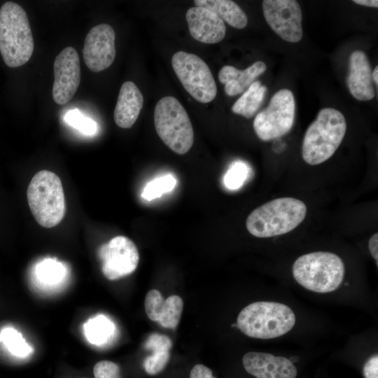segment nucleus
<instances>
[{
    "label": "nucleus",
    "mask_w": 378,
    "mask_h": 378,
    "mask_svg": "<svg viewBox=\"0 0 378 378\" xmlns=\"http://www.w3.org/2000/svg\"><path fill=\"white\" fill-rule=\"evenodd\" d=\"M64 118L66 123L85 134L92 135L97 130V123L85 117L78 109L69 111Z\"/></svg>",
    "instance_id": "a878e982"
},
{
    "label": "nucleus",
    "mask_w": 378,
    "mask_h": 378,
    "mask_svg": "<svg viewBox=\"0 0 378 378\" xmlns=\"http://www.w3.org/2000/svg\"><path fill=\"white\" fill-rule=\"evenodd\" d=\"M295 281L304 288L316 293L336 290L344 276V265L337 255L316 251L300 256L293 265Z\"/></svg>",
    "instance_id": "39448f33"
},
{
    "label": "nucleus",
    "mask_w": 378,
    "mask_h": 378,
    "mask_svg": "<svg viewBox=\"0 0 378 378\" xmlns=\"http://www.w3.org/2000/svg\"><path fill=\"white\" fill-rule=\"evenodd\" d=\"M346 132V119L340 111L333 108L321 109L303 138L304 161L317 165L328 160L341 144Z\"/></svg>",
    "instance_id": "f03ea898"
},
{
    "label": "nucleus",
    "mask_w": 378,
    "mask_h": 378,
    "mask_svg": "<svg viewBox=\"0 0 378 378\" xmlns=\"http://www.w3.org/2000/svg\"><path fill=\"white\" fill-rule=\"evenodd\" d=\"M189 378H216L213 375L212 371L202 364H196L190 372Z\"/></svg>",
    "instance_id": "2f4dec72"
},
{
    "label": "nucleus",
    "mask_w": 378,
    "mask_h": 378,
    "mask_svg": "<svg viewBox=\"0 0 378 378\" xmlns=\"http://www.w3.org/2000/svg\"><path fill=\"white\" fill-rule=\"evenodd\" d=\"M196 6L207 8L215 13L223 22L236 29H243L248 18L237 4L230 0H195Z\"/></svg>",
    "instance_id": "aec40b11"
},
{
    "label": "nucleus",
    "mask_w": 378,
    "mask_h": 378,
    "mask_svg": "<svg viewBox=\"0 0 378 378\" xmlns=\"http://www.w3.org/2000/svg\"><path fill=\"white\" fill-rule=\"evenodd\" d=\"M295 324L293 310L275 302H255L239 314L237 326L246 335L257 339H273L289 332Z\"/></svg>",
    "instance_id": "20e7f679"
},
{
    "label": "nucleus",
    "mask_w": 378,
    "mask_h": 378,
    "mask_svg": "<svg viewBox=\"0 0 378 378\" xmlns=\"http://www.w3.org/2000/svg\"><path fill=\"white\" fill-rule=\"evenodd\" d=\"M368 248L370 252L376 261L377 265H378V234L374 233L372 235L368 242Z\"/></svg>",
    "instance_id": "473e14b6"
},
{
    "label": "nucleus",
    "mask_w": 378,
    "mask_h": 378,
    "mask_svg": "<svg viewBox=\"0 0 378 378\" xmlns=\"http://www.w3.org/2000/svg\"><path fill=\"white\" fill-rule=\"evenodd\" d=\"M172 64L182 85L195 99L203 104L214 99L216 84L202 59L192 53L178 51L172 56Z\"/></svg>",
    "instance_id": "6e6552de"
},
{
    "label": "nucleus",
    "mask_w": 378,
    "mask_h": 378,
    "mask_svg": "<svg viewBox=\"0 0 378 378\" xmlns=\"http://www.w3.org/2000/svg\"><path fill=\"white\" fill-rule=\"evenodd\" d=\"M364 378H378V356L374 354L365 363L363 368Z\"/></svg>",
    "instance_id": "7c9ffc66"
},
{
    "label": "nucleus",
    "mask_w": 378,
    "mask_h": 378,
    "mask_svg": "<svg viewBox=\"0 0 378 378\" xmlns=\"http://www.w3.org/2000/svg\"><path fill=\"white\" fill-rule=\"evenodd\" d=\"M27 196L31 212L42 227H55L64 218V193L61 180L54 172H37L28 186Z\"/></svg>",
    "instance_id": "423d86ee"
},
{
    "label": "nucleus",
    "mask_w": 378,
    "mask_h": 378,
    "mask_svg": "<svg viewBox=\"0 0 378 378\" xmlns=\"http://www.w3.org/2000/svg\"><path fill=\"white\" fill-rule=\"evenodd\" d=\"M34 48L29 21L24 10L12 1L0 8V52L5 64L16 68L27 63Z\"/></svg>",
    "instance_id": "f257e3e1"
},
{
    "label": "nucleus",
    "mask_w": 378,
    "mask_h": 378,
    "mask_svg": "<svg viewBox=\"0 0 378 378\" xmlns=\"http://www.w3.org/2000/svg\"><path fill=\"white\" fill-rule=\"evenodd\" d=\"M248 174L246 164L242 162H234L225 174L223 182L231 190L240 188L246 181Z\"/></svg>",
    "instance_id": "bb28decb"
},
{
    "label": "nucleus",
    "mask_w": 378,
    "mask_h": 378,
    "mask_svg": "<svg viewBox=\"0 0 378 378\" xmlns=\"http://www.w3.org/2000/svg\"><path fill=\"white\" fill-rule=\"evenodd\" d=\"M346 85L351 95L359 101H369L375 96L369 59L360 50L353 52L349 59Z\"/></svg>",
    "instance_id": "dca6fc26"
},
{
    "label": "nucleus",
    "mask_w": 378,
    "mask_h": 378,
    "mask_svg": "<svg viewBox=\"0 0 378 378\" xmlns=\"http://www.w3.org/2000/svg\"><path fill=\"white\" fill-rule=\"evenodd\" d=\"M372 81L376 84V85H378V66H376L373 71L372 72Z\"/></svg>",
    "instance_id": "f704fd0d"
},
{
    "label": "nucleus",
    "mask_w": 378,
    "mask_h": 378,
    "mask_svg": "<svg viewBox=\"0 0 378 378\" xmlns=\"http://www.w3.org/2000/svg\"><path fill=\"white\" fill-rule=\"evenodd\" d=\"M307 214L305 204L293 197H281L267 202L247 217L248 231L259 238L286 234L297 227Z\"/></svg>",
    "instance_id": "7ed1b4c3"
},
{
    "label": "nucleus",
    "mask_w": 378,
    "mask_h": 378,
    "mask_svg": "<svg viewBox=\"0 0 378 378\" xmlns=\"http://www.w3.org/2000/svg\"><path fill=\"white\" fill-rule=\"evenodd\" d=\"M115 34L108 24L93 27L88 33L83 48V59L90 70L100 72L108 68L115 57Z\"/></svg>",
    "instance_id": "ddd939ff"
},
{
    "label": "nucleus",
    "mask_w": 378,
    "mask_h": 378,
    "mask_svg": "<svg viewBox=\"0 0 378 378\" xmlns=\"http://www.w3.org/2000/svg\"><path fill=\"white\" fill-rule=\"evenodd\" d=\"M154 123L161 140L176 153L183 155L192 146V125L186 109L176 98L167 96L158 102Z\"/></svg>",
    "instance_id": "0eeeda50"
},
{
    "label": "nucleus",
    "mask_w": 378,
    "mask_h": 378,
    "mask_svg": "<svg viewBox=\"0 0 378 378\" xmlns=\"http://www.w3.org/2000/svg\"><path fill=\"white\" fill-rule=\"evenodd\" d=\"M164 301V297L158 290L152 289L147 293L144 300V307L150 320L159 321Z\"/></svg>",
    "instance_id": "c85d7f7f"
},
{
    "label": "nucleus",
    "mask_w": 378,
    "mask_h": 378,
    "mask_svg": "<svg viewBox=\"0 0 378 378\" xmlns=\"http://www.w3.org/2000/svg\"><path fill=\"white\" fill-rule=\"evenodd\" d=\"M38 277L46 283L57 282L64 275V267L57 262L48 259L41 262L36 270Z\"/></svg>",
    "instance_id": "cd10ccee"
},
{
    "label": "nucleus",
    "mask_w": 378,
    "mask_h": 378,
    "mask_svg": "<svg viewBox=\"0 0 378 378\" xmlns=\"http://www.w3.org/2000/svg\"><path fill=\"white\" fill-rule=\"evenodd\" d=\"M144 104V97L134 83L125 81L120 87L114 109L115 124L124 129L133 126Z\"/></svg>",
    "instance_id": "f3484780"
},
{
    "label": "nucleus",
    "mask_w": 378,
    "mask_h": 378,
    "mask_svg": "<svg viewBox=\"0 0 378 378\" xmlns=\"http://www.w3.org/2000/svg\"><path fill=\"white\" fill-rule=\"evenodd\" d=\"M267 69L262 61H257L244 70L231 65H225L218 73L220 82L225 85V92L229 96H235L245 92L255 79Z\"/></svg>",
    "instance_id": "a211bd4d"
},
{
    "label": "nucleus",
    "mask_w": 378,
    "mask_h": 378,
    "mask_svg": "<svg viewBox=\"0 0 378 378\" xmlns=\"http://www.w3.org/2000/svg\"><path fill=\"white\" fill-rule=\"evenodd\" d=\"M53 71V100L60 105L67 104L76 92L81 76L79 55L73 47H66L57 55Z\"/></svg>",
    "instance_id": "f8f14e48"
},
{
    "label": "nucleus",
    "mask_w": 378,
    "mask_h": 378,
    "mask_svg": "<svg viewBox=\"0 0 378 378\" xmlns=\"http://www.w3.org/2000/svg\"><path fill=\"white\" fill-rule=\"evenodd\" d=\"M85 333L88 340L94 344L106 342L114 331L111 321L103 315L91 318L84 325Z\"/></svg>",
    "instance_id": "4be33fe9"
},
{
    "label": "nucleus",
    "mask_w": 378,
    "mask_h": 378,
    "mask_svg": "<svg viewBox=\"0 0 378 378\" xmlns=\"http://www.w3.org/2000/svg\"><path fill=\"white\" fill-rule=\"evenodd\" d=\"M295 116L293 94L288 89H281L272 97L267 107L256 115L253 129L260 139L271 141L290 131Z\"/></svg>",
    "instance_id": "1a4fd4ad"
},
{
    "label": "nucleus",
    "mask_w": 378,
    "mask_h": 378,
    "mask_svg": "<svg viewBox=\"0 0 378 378\" xmlns=\"http://www.w3.org/2000/svg\"><path fill=\"white\" fill-rule=\"evenodd\" d=\"M0 342H3L13 354L24 357L31 351L22 335L13 328L4 329L0 333Z\"/></svg>",
    "instance_id": "b1692460"
},
{
    "label": "nucleus",
    "mask_w": 378,
    "mask_h": 378,
    "mask_svg": "<svg viewBox=\"0 0 378 378\" xmlns=\"http://www.w3.org/2000/svg\"><path fill=\"white\" fill-rule=\"evenodd\" d=\"M176 184V179L171 174L159 176L146 186L141 196L147 200H152L172 191Z\"/></svg>",
    "instance_id": "393cba45"
},
{
    "label": "nucleus",
    "mask_w": 378,
    "mask_h": 378,
    "mask_svg": "<svg viewBox=\"0 0 378 378\" xmlns=\"http://www.w3.org/2000/svg\"><path fill=\"white\" fill-rule=\"evenodd\" d=\"M245 370L256 378H296L298 370L286 357L250 351L242 358Z\"/></svg>",
    "instance_id": "4468645a"
},
{
    "label": "nucleus",
    "mask_w": 378,
    "mask_h": 378,
    "mask_svg": "<svg viewBox=\"0 0 378 378\" xmlns=\"http://www.w3.org/2000/svg\"><path fill=\"white\" fill-rule=\"evenodd\" d=\"M172 346L171 339L163 334L150 333L146 338L144 347L151 352L144 360L145 371L150 375H155L167 366L170 358Z\"/></svg>",
    "instance_id": "6ab92c4d"
},
{
    "label": "nucleus",
    "mask_w": 378,
    "mask_h": 378,
    "mask_svg": "<svg viewBox=\"0 0 378 378\" xmlns=\"http://www.w3.org/2000/svg\"><path fill=\"white\" fill-rule=\"evenodd\" d=\"M183 309L181 297L176 295L168 297L162 309L159 323L164 328H175L180 322Z\"/></svg>",
    "instance_id": "5701e85b"
},
{
    "label": "nucleus",
    "mask_w": 378,
    "mask_h": 378,
    "mask_svg": "<svg viewBox=\"0 0 378 378\" xmlns=\"http://www.w3.org/2000/svg\"><path fill=\"white\" fill-rule=\"evenodd\" d=\"M263 15L271 29L287 42H299L303 36L302 13L295 0H264Z\"/></svg>",
    "instance_id": "9b49d317"
},
{
    "label": "nucleus",
    "mask_w": 378,
    "mask_h": 378,
    "mask_svg": "<svg viewBox=\"0 0 378 378\" xmlns=\"http://www.w3.org/2000/svg\"><path fill=\"white\" fill-rule=\"evenodd\" d=\"M190 35L204 43L222 41L226 32L224 22L213 11L199 6L190 8L186 15Z\"/></svg>",
    "instance_id": "2eb2a0df"
},
{
    "label": "nucleus",
    "mask_w": 378,
    "mask_h": 378,
    "mask_svg": "<svg viewBox=\"0 0 378 378\" xmlns=\"http://www.w3.org/2000/svg\"><path fill=\"white\" fill-rule=\"evenodd\" d=\"M103 274L113 281L127 276L136 269L139 254L135 244L125 236H117L98 250Z\"/></svg>",
    "instance_id": "9d476101"
},
{
    "label": "nucleus",
    "mask_w": 378,
    "mask_h": 378,
    "mask_svg": "<svg viewBox=\"0 0 378 378\" xmlns=\"http://www.w3.org/2000/svg\"><path fill=\"white\" fill-rule=\"evenodd\" d=\"M267 88L259 80L253 82L232 106L233 113L246 118H252L260 108Z\"/></svg>",
    "instance_id": "412c9836"
},
{
    "label": "nucleus",
    "mask_w": 378,
    "mask_h": 378,
    "mask_svg": "<svg viewBox=\"0 0 378 378\" xmlns=\"http://www.w3.org/2000/svg\"><path fill=\"white\" fill-rule=\"evenodd\" d=\"M353 2L356 4L365 6L368 7H378V1L377 0H354Z\"/></svg>",
    "instance_id": "72a5a7b5"
},
{
    "label": "nucleus",
    "mask_w": 378,
    "mask_h": 378,
    "mask_svg": "<svg viewBox=\"0 0 378 378\" xmlns=\"http://www.w3.org/2000/svg\"><path fill=\"white\" fill-rule=\"evenodd\" d=\"M120 367L110 360L97 362L93 368L94 378H120Z\"/></svg>",
    "instance_id": "c756f323"
}]
</instances>
